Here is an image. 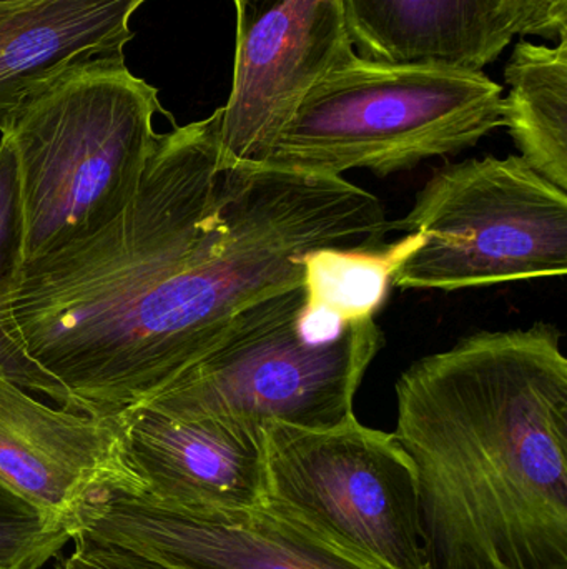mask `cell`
I'll use <instances>...</instances> for the list:
<instances>
[{
  "instance_id": "obj_1",
  "label": "cell",
  "mask_w": 567,
  "mask_h": 569,
  "mask_svg": "<svg viewBox=\"0 0 567 569\" xmlns=\"http://www.w3.org/2000/svg\"><path fill=\"white\" fill-rule=\"evenodd\" d=\"M220 122L216 109L160 133L112 222L20 266L10 337L59 407L99 418L139 407L272 290L265 252L225 229Z\"/></svg>"
},
{
  "instance_id": "obj_2",
  "label": "cell",
  "mask_w": 567,
  "mask_h": 569,
  "mask_svg": "<svg viewBox=\"0 0 567 569\" xmlns=\"http://www.w3.org/2000/svg\"><path fill=\"white\" fill-rule=\"evenodd\" d=\"M428 569H567V358L548 323L478 331L396 381Z\"/></svg>"
},
{
  "instance_id": "obj_3",
  "label": "cell",
  "mask_w": 567,
  "mask_h": 569,
  "mask_svg": "<svg viewBox=\"0 0 567 569\" xmlns=\"http://www.w3.org/2000/svg\"><path fill=\"white\" fill-rule=\"evenodd\" d=\"M169 113L123 53L83 63L33 97L9 130L19 169L22 263L92 236L135 196Z\"/></svg>"
},
{
  "instance_id": "obj_4",
  "label": "cell",
  "mask_w": 567,
  "mask_h": 569,
  "mask_svg": "<svg viewBox=\"0 0 567 569\" xmlns=\"http://www.w3.org/2000/svg\"><path fill=\"white\" fill-rule=\"evenodd\" d=\"M503 127V87L483 70L355 56L296 107L263 166L378 177L456 156Z\"/></svg>"
},
{
  "instance_id": "obj_5",
  "label": "cell",
  "mask_w": 567,
  "mask_h": 569,
  "mask_svg": "<svg viewBox=\"0 0 567 569\" xmlns=\"http://www.w3.org/2000/svg\"><path fill=\"white\" fill-rule=\"evenodd\" d=\"M382 345L375 318L345 323L310 307L298 284L243 311L219 347L139 407L253 430L270 421L325 430L355 415Z\"/></svg>"
},
{
  "instance_id": "obj_6",
  "label": "cell",
  "mask_w": 567,
  "mask_h": 569,
  "mask_svg": "<svg viewBox=\"0 0 567 569\" xmlns=\"http://www.w3.org/2000/svg\"><path fill=\"white\" fill-rule=\"evenodd\" d=\"M393 230L423 236L393 276L402 290H469L567 272V192L519 156L439 169Z\"/></svg>"
},
{
  "instance_id": "obj_7",
  "label": "cell",
  "mask_w": 567,
  "mask_h": 569,
  "mask_svg": "<svg viewBox=\"0 0 567 569\" xmlns=\"http://www.w3.org/2000/svg\"><path fill=\"white\" fill-rule=\"evenodd\" d=\"M265 501L383 569H428L418 477L395 435L355 415L325 430L262 425Z\"/></svg>"
},
{
  "instance_id": "obj_8",
  "label": "cell",
  "mask_w": 567,
  "mask_h": 569,
  "mask_svg": "<svg viewBox=\"0 0 567 569\" xmlns=\"http://www.w3.org/2000/svg\"><path fill=\"white\" fill-rule=\"evenodd\" d=\"M70 527L166 569H383L266 503L183 510L103 487Z\"/></svg>"
},
{
  "instance_id": "obj_9",
  "label": "cell",
  "mask_w": 567,
  "mask_h": 569,
  "mask_svg": "<svg viewBox=\"0 0 567 569\" xmlns=\"http://www.w3.org/2000/svg\"><path fill=\"white\" fill-rule=\"evenodd\" d=\"M232 90L220 122L223 169L263 166L306 93L355 56L343 0H233Z\"/></svg>"
},
{
  "instance_id": "obj_10",
  "label": "cell",
  "mask_w": 567,
  "mask_h": 569,
  "mask_svg": "<svg viewBox=\"0 0 567 569\" xmlns=\"http://www.w3.org/2000/svg\"><path fill=\"white\" fill-rule=\"evenodd\" d=\"M0 487L69 525L99 488L136 493L122 418L49 407L0 373Z\"/></svg>"
},
{
  "instance_id": "obj_11",
  "label": "cell",
  "mask_w": 567,
  "mask_h": 569,
  "mask_svg": "<svg viewBox=\"0 0 567 569\" xmlns=\"http://www.w3.org/2000/svg\"><path fill=\"white\" fill-rule=\"evenodd\" d=\"M122 418L123 461L136 493L183 510L265 501L262 431L219 418H176L133 407Z\"/></svg>"
},
{
  "instance_id": "obj_12",
  "label": "cell",
  "mask_w": 567,
  "mask_h": 569,
  "mask_svg": "<svg viewBox=\"0 0 567 569\" xmlns=\"http://www.w3.org/2000/svg\"><path fill=\"white\" fill-rule=\"evenodd\" d=\"M146 0H20L0 3V133L75 67L123 53L130 17Z\"/></svg>"
},
{
  "instance_id": "obj_13",
  "label": "cell",
  "mask_w": 567,
  "mask_h": 569,
  "mask_svg": "<svg viewBox=\"0 0 567 569\" xmlns=\"http://www.w3.org/2000/svg\"><path fill=\"white\" fill-rule=\"evenodd\" d=\"M356 53L382 62L483 70L515 36L502 0H343Z\"/></svg>"
},
{
  "instance_id": "obj_14",
  "label": "cell",
  "mask_w": 567,
  "mask_h": 569,
  "mask_svg": "<svg viewBox=\"0 0 567 569\" xmlns=\"http://www.w3.org/2000/svg\"><path fill=\"white\" fill-rule=\"evenodd\" d=\"M505 80L503 127L519 157L567 192V36L555 47L518 40Z\"/></svg>"
},
{
  "instance_id": "obj_15",
  "label": "cell",
  "mask_w": 567,
  "mask_h": 569,
  "mask_svg": "<svg viewBox=\"0 0 567 569\" xmlns=\"http://www.w3.org/2000/svg\"><path fill=\"white\" fill-rule=\"evenodd\" d=\"M422 242V233H408L398 242L376 249L310 253L303 279L306 301L345 323L375 317L396 270Z\"/></svg>"
},
{
  "instance_id": "obj_16",
  "label": "cell",
  "mask_w": 567,
  "mask_h": 569,
  "mask_svg": "<svg viewBox=\"0 0 567 569\" xmlns=\"http://www.w3.org/2000/svg\"><path fill=\"white\" fill-rule=\"evenodd\" d=\"M22 203L12 143L0 139V373L26 390L40 393L29 361L10 337V297L22 266Z\"/></svg>"
},
{
  "instance_id": "obj_17",
  "label": "cell",
  "mask_w": 567,
  "mask_h": 569,
  "mask_svg": "<svg viewBox=\"0 0 567 569\" xmlns=\"http://www.w3.org/2000/svg\"><path fill=\"white\" fill-rule=\"evenodd\" d=\"M72 541V528L0 487V569H40Z\"/></svg>"
},
{
  "instance_id": "obj_18",
  "label": "cell",
  "mask_w": 567,
  "mask_h": 569,
  "mask_svg": "<svg viewBox=\"0 0 567 569\" xmlns=\"http://www.w3.org/2000/svg\"><path fill=\"white\" fill-rule=\"evenodd\" d=\"M513 36L559 40L567 36V0H502Z\"/></svg>"
},
{
  "instance_id": "obj_19",
  "label": "cell",
  "mask_w": 567,
  "mask_h": 569,
  "mask_svg": "<svg viewBox=\"0 0 567 569\" xmlns=\"http://www.w3.org/2000/svg\"><path fill=\"white\" fill-rule=\"evenodd\" d=\"M75 550L59 560L55 569H166L146 560L135 551L92 540L82 533L72 535Z\"/></svg>"
},
{
  "instance_id": "obj_20",
  "label": "cell",
  "mask_w": 567,
  "mask_h": 569,
  "mask_svg": "<svg viewBox=\"0 0 567 569\" xmlns=\"http://www.w3.org/2000/svg\"><path fill=\"white\" fill-rule=\"evenodd\" d=\"M20 2V0H0V3Z\"/></svg>"
}]
</instances>
